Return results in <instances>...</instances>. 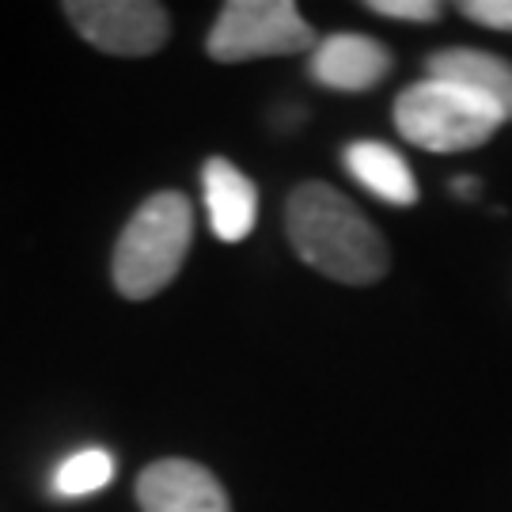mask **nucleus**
<instances>
[{"label":"nucleus","instance_id":"nucleus-12","mask_svg":"<svg viewBox=\"0 0 512 512\" xmlns=\"http://www.w3.org/2000/svg\"><path fill=\"white\" fill-rule=\"evenodd\" d=\"M368 8L376 16L410 19V23H437L440 12H444L437 0H368Z\"/></svg>","mask_w":512,"mask_h":512},{"label":"nucleus","instance_id":"nucleus-11","mask_svg":"<svg viewBox=\"0 0 512 512\" xmlns=\"http://www.w3.org/2000/svg\"><path fill=\"white\" fill-rule=\"evenodd\" d=\"M114 478V456L107 448H80L69 459H61L50 482V494L61 501H76V497L99 494Z\"/></svg>","mask_w":512,"mask_h":512},{"label":"nucleus","instance_id":"nucleus-13","mask_svg":"<svg viewBox=\"0 0 512 512\" xmlns=\"http://www.w3.org/2000/svg\"><path fill=\"white\" fill-rule=\"evenodd\" d=\"M459 12L471 23H478V27L512 31V0H463Z\"/></svg>","mask_w":512,"mask_h":512},{"label":"nucleus","instance_id":"nucleus-5","mask_svg":"<svg viewBox=\"0 0 512 512\" xmlns=\"http://www.w3.org/2000/svg\"><path fill=\"white\" fill-rule=\"evenodd\" d=\"M65 16L95 50L118 57H148L164 50L171 19L152 0H73Z\"/></svg>","mask_w":512,"mask_h":512},{"label":"nucleus","instance_id":"nucleus-14","mask_svg":"<svg viewBox=\"0 0 512 512\" xmlns=\"http://www.w3.org/2000/svg\"><path fill=\"white\" fill-rule=\"evenodd\" d=\"M452 194H459V198L478 194V179H452Z\"/></svg>","mask_w":512,"mask_h":512},{"label":"nucleus","instance_id":"nucleus-2","mask_svg":"<svg viewBox=\"0 0 512 512\" xmlns=\"http://www.w3.org/2000/svg\"><path fill=\"white\" fill-rule=\"evenodd\" d=\"M194 243V213L179 190H160L141 202L114 247V289L126 300H148L179 277Z\"/></svg>","mask_w":512,"mask_h":512},{"label":"nucleus","instance_id":"nucleus-3","mask_svg":"<svg viewBox=\"0 0 512 512\" xmlns=\"http://www.w3.org/2000/svg\"><path fill=\"white\" fill-rule=\"evenodd\" d=\"M501 114L490 103L467 95L456 84L425 76L395 99V126L410 145L425 152H467L486 145L501 129Z\"/></svg>","mask_w":512,"mask_h":512},{"label":"nucleus","instance_id":"nucleus-9","mask_svg":"<svg viewBox=\"0 0 512 512\" xmlns=\"http://www.w3.org/2000/svg\"><path fill=\"white\" fill-rule=\"evenodd\" d=\"M202 190L213 236L224 239V243H239V239L251 236L258 220V190L232 160H224V156L205 160Z\"/></svg>","mask_w":512,"mask_h":512},{"label":"nucleus","instance_id":"nucleus-10","mask_svg":"<svg viewBox=\"0 0 512 512\" xmlns=\"http://www.w3.org/2000/svg\"><path fill=\"white\" fill-rule=\"evenodd\" d=\"M346 167L357 183L372 190L380 202L387 205H414L418 202V179L410 164L403 160L399 148L384 145V141H353L346 145Z\"/></svg>","mask_w":512,"mask_h":512},{"label":"nucleus","instance_id":"nucleus-7","mask_svg":"<svg viewBox=\"0 0 512 512\" xmlns=\"http://www.w3.org/2000/svg\"><path fill=\"white\" fill-rule=\"evenodd\" d=\"M391 73V54L384 42L368 35H330L315 42L311 80L334 92H368Z\"/></svg>","mask_w":512,"mask_h":512},{"label":"nucleus","instance_id":"nucleus-4","mask_svg":"<svg viewBox=\"0 0 512 512\" xmlns=\"http://www.w3.org/2000/svg\"><path fill=\"white\" fill-rule=\"evenodd\" d=\"M311 46L315 31L293 0H228L205 38L209 57L224 65L258 57H293Z\"/></svg>","mask_w":512,"mask_h":512},{"label":"nucleus","instance_id":"nucleus-1","mask_svg":"<svg viewBox=\"0 0 512 512\" xmlns=\"http://www.w3.org/2000/svg\"><path fill=\"white\" fill-rule=\"evenodd\" d=\"M289 243L311 270L342 285H372L387 274L391 251L380 228L327 183H300L289 194Z\"/></svg>","mask_w":512,"mask_h":512},{"label":"nucleus","instance_id":"nucleus-6","mask_svg":"<svg viewBox=\"0 0 512 512\" xmlns=\"http://www.w3.org/2000/svg\"><path fill=\"white\" fill-rule=\"evenodd\" d=\"M141 512H232L217 475L194 459L148 463L137 478Z\"/></svg>","mask_w":512,"mask_h":512},{"label":"nucleus","instance_id":"nucleus-8","mask_svg":"<svg viewBox=\"0 0 512 512\" xmlns=\"http://www.w3.org/2000/svg\"><path fill=\"white\" fill-rule=\"evenodd\" d=\"M425 73L490 103L505 122L512 118V61H505V57L471 50V46H448V50L429 54Z\"/></svg>","mask_w":512,"mask_h":512}]
</instances>
